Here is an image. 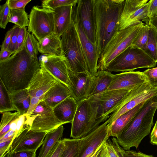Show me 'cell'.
<instances>
[{
    "instance_id": "6da1fadb",
    "label": "cell",
    "mask_w": 157,
    "mask_h": 157,
    "mask_svg": "<svg viewBox=\"0 0 157 157\" xmlns=\"http://www.w3.org/2000/svg\"><path fill=\"white\" fill-rule=\"evenodd\" d=\"M40 68L38 58L32 57L24 44L9 58L0 61V79L10 93L25 89Z\"/></svg>"
},
{
    "instance_id": "7a4b0ae2",
    "label": "cell",
    "mask_w": 157,
    "mask_h": 157,
    "mask_svg": "<svg viewBox=\"0 0 157 157\" xmlns=\"http://www.w3.org/2000/svg\"><path fill=\"white\" fill-rule=\"evenodd\" d=\"M124 0H92L94 22L95 45L100 56L105 45L118 31L117 22Z\"/></svg>"
},
{
    "instance_id": "3957f363",
    "label": "cell",
    "mask_w": 157,
    "mask_h": 157,
    "mask_svg": "<svg viewBox=\"0 0 157 157\" xmlns=\"http://www.w3.org/2000/svg\"><path fill=\"white\" fill-rule=\"evenodd\" d=\"M155 101H157V94L145 101L130 123L116 138L119 144L124 150H130L133 147L137 149L143 138L150 134L157 109L151 104Z\"/></svg>"
},
{
    "instance_id": "277c9868",
    "label": "cell",
    "mask_w": 157,
    "mask_h": 157,
    "mask_svg": "<svg viewBox=\"0 0 157 157\" xmlns=\"http://www.w3.org/2000/svg\"><path fill=\"white\" fill-rule=\"evenodd\" d=\"M144 24L136 23L118 31L105 45L98 59V71L105 70L109 63L117 56L132 45L138 32Z\"/></svg>"
},
{
    "instance_id": "5b68a950",
    "label": "cell",
    "mask_w": 157,
    "mask_h": 157,
    "mask_svg": "<svg viewBox=\"0 0 157 157\" xmlns=\"http://www.w3.org/2000/svg\"><path fill=\"white\" fill-rule=\"evenodd\" d=\"M77 102L76 111L71 122L70 137L73 139L84 137L101 123L99 119L97 104L88 98Z\"/></svg>"
},
{
    "instance_id": "8992f818",
    "label": "cell",
    "mask_w": 157,
    "mask_h": 157,
    "mask_svg": "<svg viewBox=\"0 0 157 157\" xmlns=\"http://www.w3.org/2000/svg\"><path fill=\"white\" fill-rule=\"evenodd\" d=\"M142 49L132 45L117 56L105 70L110 72H128L142 68H151L157 64Z\"/></svg>"
},
{
    "instance_id": "52a82bcc",
    "label": "cell",
    "mask_w": 157,
    "mask_h": 157,
    "mask_svg": "<svg viewBox=\"0 0 157 157\" xmlns=\"http://www.w3.org/2000/svg\"><path fill=\"white\" fill-rule=\"evenodd\" d=\"M61 55L66 58L67 65L73 71H88L81 45L76 28L72 22L61 38Z\"/></svg>"
},
{
    "instance_id": "ba28073f",
    "label": "cell",
    "mask_w": 157,
    "mask_h": 157,
    "mask_svg": "<svg viewBox=\"0 0 157 157\" xmlns=\"http://www.w3.org/2000/svg\"><path fill=\"white\" fill-rule=\"evenodd\" d=\"M28 31L31 33L38 42L54 33L55 24L53 10L33 6L29 15Z\"/></svg>"
},
{
    "instance_id": "9c48e42d",
    "label": "cell",
    "mask_w": 157,
    "mask_h": 157,
    "mask_svg": "<svg viewBox=\"0 0 157 157\" xmlns=\"http://www.w3.org/2000/svg\"><path fill=\"white\" fill-rule=\"evenodd\" d=\"M132 90L115 89L106 90L88 99L98 105L99 119L102 123L106 121L109 117V114L117 109Z\"/></svg>"
},
{
    "instance_id": "30bf717a",
    "label": "cell",
    "mask_w": 157,
    "mask_h": 157,
    "mask_svg": "<svg viewBox=\"0 0 157 157\" xmlns=\"http://www.w3.org/2000/svg\"><path fill=\"white\" fill-rule=\"evenodd\" d=\"M71 20L79 39L88 71L94 76L98 71V64L99 57L95 45L86 35L80 22L78 1L73 6Z\"/></svg>"
},
{
    "instance_id": "8fae6325",
    "label": "cell",
    "mask_w": 157,
    "mask_h": 157,
    "mask_svg": "<svg viewBox=\"0 0 157 157\" xmlns=\"http://www.w3.org/2000/svg\"><path fill=\"white\" fill-rule=\"evenodd\" d=\"M28 119L32 125L30 130L36 132L48 133L63 124L56 117L53 109L43 101L39 103Z\"/></svg>"
},
{
    "instance_id": "7c38bea8",
    "label": "cell",
    "mask_w": 157,
    "mask_h": 157,
    "mask_svg": "<svg viewBox=\"0 0 157 157\" xmlns=\"http://www.w3.org/2000/svg\"><path fill=\"white\" fill-rule=\"evenodd\" d=\"M110 127L106 121L81 138L77 157H87L111 136Z\"/></svg>"
},
{
    "instance_id": "4fadbf2b",
    "label": "cell",
    "mask_w": 157,
    "mask_h": 157,
    "mask_svg": "<svg viewBox=\"0 0 157 157\" xmlns=\"http://www.w3.org/2000/svg\"><path fill=\"white\" fill-rule=\"evenodd\" d=\"M47 134L34 131L27 126L19 136L12 140L8 151L36 152L42 145Z\"/></svg>"
},
{
    "instance_id": "5bb4252c",
    "label": "cell",
    "mask_w": 157,
    "mask_h": 157,
    "mask_svg": "<svg viewBox=\"0 0 157 157\" xmlns=\"http://www.w3.org/2000/svg\"><path fill=\"white\" fill-rule=\"evenodd\" d=\"M66 60L63 55H45L39 62L41 67L69 88L70 82Z\"/></svg>"
},
{
    "instance_id": "9a60e30c",
    "label": "cell",
    "mask_w": 157,
    "mask_h": 157,
    "mask_svg": "<svg viewBox=\"0 0 157 157\" xmlns=\"http://www.w3.org/2000/svg\"><path fill=\"white\" fill-rule=\"evenodd\" d=\"M58 81L43 67L34 74L26 88L31 97L43 98L48 91Z\"/></svg>"
},
{
    "instance_id": "2e32d148",
    "label": "cell",
    "mask_w": 157,
    "mask_h": 157,
    "mask_svg": "<svg viewBox=\"0 0 157 157\" xmlns=\"http://www.w3.org/2000/svg\"><path fill=\"white\" fill-rule=\"evenodd\" d=\"M67 66L70 82L68 88L71 96L77 102L86 99L87 92L93 75L87 71L74 72Z\"/></svg>"
},
{
    "instance_id": "e0dca14e",
    "label": "cell",
    "mask_w": 157,
    "mask_h": 157,
    "mask_svg": "<svg viewBox=\"0 0 157 157\" xmlns=\"http://www.w3.org/2000/svg\"><path fill=\"white\" fill-rule=\"evenodd\" d=\"M146 82L142 72L138 71L122 72L113 74L112 80L106 90L115 89L132 90Z\"/></svg>"
},
{
    "instance_id": "ac0fdd59",
    "label": "cell",
    "mask_w": 157,
    "mask_h": 157,
    "mask_svg": "<svg viewBox=\"0 0 157 157\" xmlns=\"http://www.w3.org/2000/svg\"><path fill=\"white\" fill-rule=\"evenodd\" d=\"M80 22L84 32L95 45V32L92 0H78Z\"/></svg>"
},
{
    "instance_id": "d6986e66",
    "label": "cell",
    "mask_w": 157,
    "mask_h": 157,
    "mask_svg": "<svg viewBox=\"0 0 157 157\" xmlns=\"http://www.w3.org/2000/svg\"><path fill=\"white\" fill-rule=\"evenodd\" d=\"M73 5L60 6L52 10L53 11L55 24L54 33L60 37L71 25Z\"/></svg>"
},
{
    "instance_id": "ffe728a7",
    "label": "cell",
    "mask_w": 157,
    "mask_h": 157,
    "mask_svg": "<svg viewBox=\"0 0 157 157\" xmlns=\"http://www.w3.org/2000/svg\"><path fill=\"white\" fill-rule=\"evenodd\" d=\"M113 75L106 70L98 71L92 77L86 94V98L106 90L112 80Z\"/></svg>"
},
{
    "instance_id": "44dd1931",
    "label": "cell",
    "mask_w": 157,
    "mask_h": 157,
    "mask_svg": "<svg viewBox=\"0 0 157 157\" xmlns=\"http://www.w3.org/2000/svg\"><path fill=\"white\" fill-rule=\"evenodd\" d=\"M77 106V101L70 96L54 108L53 110L56 117L63 124L71 123Z\"/></svg>"
},
{
    "instance_id": "7402d4cb",
    "label": "cell",
    "mask_w": 157,
    "mask_h": 157,
    "mask_svg": "<svg viewBox=\"0 0 157 157\" xmlns=\"http://www.w3.org/2000/svg\"><path fill=\"white\" fill-rule=\"evenodd\" d=\"M64 130L62 125L47 133L37 157H51L62 140Z\"/></svg>"
},
{
    "instance_id": "603a6c76",
    "label": "cell",
    "mask_w": 157,
    "mask_h": 157,
    "mask_svg": "<svg viewBox=\"0 0 157 157\" xmlns=\"http://www.w3.org/2000/svg\"><path fill=\"white\" fill-rule=\"evenodd\" d=\"M70 96L68 88L58 81L46 93L42 101L53 109Z\"/></svg>"
},
{
    "instance_id": "cb8c5ba5",
    "label": "cell",
    "mask_w": 157,
    "mask_h": 157,
    "mask_svg": "<svg viewBox=\"0 0 157 157\" xmlns=\"http://www.w3.org/2000/svg\"><path fill=\"white\" fill-rule=\"evenodd\" d=\"M144 102L140 104L117 119L110 128L111 136L116 138L118 136L142 108Z\"/></svg>"
},
{
    "instance_id": "d4e9b609",
    "label": "cell",
    "mask_w": 157,
    "mask_h": 157,
    "mask_svg": "<svg viewBox=\"0 0 157 157\" xmlns=\"http://www.w3.org/2000/svg\"><path fill=\"white\" fill-rule=\"evenodd\" d=\"M61 46L60 37L53 33L38 42L39 52L45 55H59Z\"/></svg>"
},
{
    "instance_id": "484cf974",
    "label": "cell",
    "mask_w": 157,
    "mask_h": 157,
    "mask_svg": "<svg viewBox=\"0 0 157 157\" xmlns=\"http://www.w3.org/2000/svg\"><path fill=\"white\" fill-rule=\"evenodd\" d=\"M13 105L21 115L26 114L29 109L31 97L27 89L10 93Z\"/></svg>"
},
{
    "instance_id": "4316f807",
    "label": "cell",
    "mask_w": 157,
    "mask_h": 157,
    "mask_svg": "<svg viewBox=\"0 0 157 157\" xmlns=\"http://www.w3.org/2000/svg\"><path fill=\"white\" fill-rule=\"evenodd\" d=\"M149 21L148 17V4H146L132 15L118 27V30L123 29L136 23L143 21L147 24Z\"/></svg>"
},
{
    "instance_id": "83f0119b",
    "label": "cell",
    "mask_w": 157,
    "mask_h": 157,
    "mask_svg": "<svg viewBox=\"0 0 157 157\" xmlns=\"http://www.w3.org/2000/svg\"><path fill=\"white\" fill-rule=\"evenodd\" d=\"M148 0H126L123 10L117 22V27L136 11L147 3Z\"/></svg>"
},
{
    "instance_id": "f1b7e54d",
    "label": "cell",
    "mask_w": 157,
    "mask_h": 157,
    "mask_svg": "<svg viewBox=\"0 0 157 157\" xmlns=\"http://www.w3.org/2000/svg\"><path fill=\"white\" fill-rule=\"evenodd\" d=\"M148 37L142 49L157 63V30L149 23Z\"/></svg>"
},
{
    "instance_id": "f546056e",
    "label": "cell",
    "mask_w": 157,
    "mask_h": 157,
    "mask_svg": "<svg viewBox=\"0 0 157 157\" xmlns=\"http://www.w3.org/2000/svg\"><path fill=\"white\" fill-rule=\"evenodd\" d=\"M9 22L21 28L28 26L29 17L25 9H10Z\"/></svg>"
},
{
    "instance_id": "4dcf8cb0",
    "label": "cell",
    "mask_w": 157,
    "mask_h": 157,
    "mask_svg": "<svg viewBox=\"0 0 157 157\" xmlns=\"http://www.w3.org/2000/svg\"><path fill=\"white\" fill-rule=\"evenodd\" d=\"M14 110L16 111L12 101L10 92L0 79V112L3 113L5 112Z\"/></svg>"
},
{
    "instance_id": "1f68e13d",
    "label": "cell",
    "mask_w": 157,
    "mask_h": 157,
    "mask_svg": "<svg viewBox=\"0 0 157 157\" xmlns=\"http://www.w3.org/2000/svg\"><path fill=\"white\" fill-rule=\"evenodd\" d=\"M81 138L62 139L65 147L60 157H77L80 147Z\"/></svg>"
},
{
    "instance_id": "d6a6232c",
    "label": "cell",
    "mask_w": 157,
    "mask_h": 157,
    "mask_svg": "<svg viewBox=\"0 0 157 157\" xmlns=\"http://www.w3.org/2000/svg\"><path fill=\"white\" fill-rule=\"evenodd\" d=\"M38 42L34 35L27 31L25 47L28 53L34 58H37L38 54Z\"/></svg>"
},
{
    "instance_id": "836d02e7",
    "label": "cell",
    "mask_w": 157,
    "mask_h": 157,
    "mask_svg": "<svg viewBox=\"0 0 157 157\" xmlns=\"http://www.w3.org/2000/svg\"><path fill=\"white\" fill-rule=\"evenodd\" d=\"M149 29V23L144 24L138 32L132 45L142 49L145 45L147 40Z\"/></svg>"
},
{
    "instance_id": "e575fe53",
    "label": "cell",
    "mask_w": 157,
    "mask_h": 157,
    "mask_svg": "<svg viewBox=\"0 0 157 157\" xmlns=\"http://www.w3.org/2000/svg\"><path fill=\"white\" fill-rule=\"evenodd\" d=\"M78 0H44L42 1V6L43 8L53 10L63 6L74 5Z\"/></svg>"
},
{
    "instance_id": "d590c367",
    "label": "cell",
    "mask_w": 157,
    "mask_h": 157,
    "mask_svg": "<svg viewBox=\"0 0 157 157\" xmlns=\"http://www.w3.org/2000/svg\"><path fill=\"white\" fill-rule=\"evenodd\" d=\"M10 11L7 0L5 3L0 6V27L2 29H5L9 22Z\"/></svg>"
},
{
    "instance_id": "8d00e7d4",
    "label": "cell",
    "mask_w": 157,
    "mask_h": 157,
    "mask_svg": "<svg viewBox=\"0 0 157 157\" xmlns=\"http://www.w3.org/2000/svg\"><path fill=\"white\" fill-rule=\"evenodd\" d=\"M142 73L151 87L157 90V67L147 69Z\"/></svg>"
},
{
    "instance_id": "74e56055",
    "label": "cell",
    "mask_w": 157,
    "mask_h": 157,
    "mask_svg": "<svg viewBox=\"0 0 157 157\" xmlns=\"http://www.w3.org/2000/svg\"><path fill=\"white\" fill-rule=\"evenodd\" d=\"M2 113V115L0 124V130L5 126L10 124L13 120L19 117L21 115L17 112L14 113L6 112Z\"/></svg>"
},
{
    "instance_id": "f35d334b",
    "label": "cell",
    "mask_w": 157,
    "mask_h": 157,
    "mask_svg": "<svg viewBox=\"0 0 157 157\" xmlns=\"http://www.w3.org/2000/svg\"><path fill=\"white\" fill-rule=\"evenodd\" d=\"M27 119V115L26 114L21 115L18 118L17 122L16 131L12 140H14L19 136L25 127L28 126L26 123Z\"/></svg>"
},
{
    "instance_id": "ab89813d",
    "label": "cell",
    "mask_w": 157,
    "mask_h": 157,
    "mask_svg": "<svg viewBox=\"0 0 157 157\" xmlns=\"http://www.w3.org/2000/svg\"><path fill=\"white\" fill-rule=\"evenodd\" d=\"M27 31L26 27L21 28L17 36L15 52L21 50L24 46Z\"/></svg>"
},
{
    "instance_id": "60d3db41",
    "label": "cell",
    "mask_w": 157,
    "mask_h": 157,
    "mask_svg": "<svg viewBox=\"0 0 157 157\" xmlns=\"http://www.w3.org/2000/svg\"><path fill=\"white\" fill-rule=\"evenodd\" d=\"M14 28L12 36L11 41L7 50L14 53L17 44L18 35L21 28L17 25H14Z\"/></svg>"
},
{
    "instance_id": "b9f144b4",
    "label": "cell",
    "mask_w": 157,
    "mask_h": 157,
    "mask_svg": "<svg viewBox=\"0 0 157 157\" xmlns=\"http://www.w3.org/2000/svg\"><path fill=\"white\" fill-rule=\"evenodd\" d=\"M31 0H8L10 9H25L26 6Z\"/></svg>"
},
{
    "instance_id": "7bdbcfd3",
    "label": "cell",
    "mask_w": 157,
    "mask_h": 157,
    "mask_svg": "<svg viewBox=\"0 0 157 157\" xmlns=\"http://www.w3.org/2000/svg\"><path fill=\"white\" fill-rule=\"evenodd\" d=\"M36 152L22 151L10 152H8L6 157H35Z\"/></svg>"
},
{
    "instance_id": "ee69618b",
    "label": "cell",
    "mask_w": 157,
    "mask_h": 157,
    "mask_svg": "<svg viewBox=\"0 0 157 157\" xmlns=\"http://www.w3.org/2000/svg\"><path fill=\"white\" fill-rule=\"evenodd\" d=\"M124 157H154L152 155H148L140 151L132 150H125L122 148Z\"/></svg>"
},
{
    "instance_id": "f6af8a7d",
    "label": "cell",
    "mask_w": 157,
    "mask_h": 157,
    "mask_svg": "<svg viewBox=\"0 0 157 157\" xmlns=\"http://www.w3.org/2000/svg\"><path fill=\"white\" fill-rule=\"evenodd\" d=\"M148 4V17L149 20L157 16V0H150Z\"/></svg>"
},
{
    "instance_id": "bcb514c9",
    "label": "cell",
    "mask_w": 157,
    "mask_h": 157,
    "mask_svg": "<svg viewBox=\"0 0 157 157\" xmlns=\"http://www.w3.org/2000/svg\"><path fill=\"white\" fill-rule=\"evenodd\" d=\"M105 147L108 157H118L112 142L109 139L105 142Z\"/></svg>"
},
{
    "instance_id": "7dc6e473",
    "label": "cell",
    "mask_w": 157,
    "mask_h": 157,
    "mask_svg": "<svg viewBox=\"0 0 157 157\" xmlns=\"http://www.w3.org/2000/svg\"><path fill=\"white\" fill-rule=\"evenodd\" d=\"M14 28V26L6 32L4 40L1 45V50L7 49L11 41Z\"/></svg>"
},
{
    "instance_id": "c3c4849f",
    "label": "cell",
    "mask_w": 157,
    "mask_h": 157,
    "mask_svg": "<svg viewBox=\"0 0 157 157\" xmlns=\"http://www.w3.org/2000/svg\"><path fill=\"white\" fill-rule=\"evenodd\" d=\"M43 98L39 97H31L30 106L28 111L26 114L29 117L33 113L39 103L42 101Z\"/></svg>"
},
{
    "instance_id": "681fc988",
    "label": "cell",
    "mask_w": 157,
    "mask_h": 157,
    "mask_svg": "<svg viewBox=\"0 0 157 157\" xmlns=\"http://www.w3.org/2000/svg\"><path fill=\"white\" fill-rule=\"evenodd\" d=\"M12 140L0 142V157H4L9 151Z\"/></svg>"
},
{
    "instance_id": "f907efd6",
    "label": "cell",
    "mask_w": 157,
    "mask_h": 157,
    "mask_svg": "<svg viewBox=\"0 0 157 157\" xmlns=\"http://www.w3.org/2000/svg\"><path fill=\"white\" fill-rule=\"evenodd\" d=\"M150 143L152 145L157 146V121L151 132Z\"/></svg>"
},
{
    "instance_id": "816d5d0a",
    "label": "cell",
    "mask_w": 157,
    "mask_h": 157,
    "mask_svg": "<svg viewBox=\"0 0 157 157\" xmlns=\"http://www.w3.org/2000/svg\"><path fill=\"white\" fill-rule=\"evenodd\" d=\"M65 147V144L62 139L59 142L56 149L51 157H60Z\"/></svg>"
},
{
    "instance_id": "f5cc1de1",
    "label": "cell",
    "mask_w": 157,
    "mask_h": 157,
    "mask_svg": "<svg viewBox=\"0 0 157 157\" xmlns=\"http://www.w3.org/2000/svg\"><path fill=\"white\" fill-rule=\"evenodd\" d=\"M112 142L118 157H124L122 151V148L118 144L116 138L114 137L112 138Z\"/></svg>"
},
{
    "instance_id": "db71d44e",
    "label": "cell",
    "mask_w": 157,
    "mask_h": 157,
    "mask_svg": "<svg viewBox=\"0 0 157 157\" xmlns=\"http://www.w3.org/2000/svg\"><path fill=\"white\" fill-rule=\"evenodd\" d=\"M15 132L10 130L2 137L0 138V142L12 140L15 134Z\"/></svg>"
},
{
    "instance_id": "11a10c76",
    "label": "cell",
    "mask_w": 157,
    "mask_h": 157,
    "mask_svg": "<svg viewBox=\"0 0 157 157\" xmlns=\"http://www.w3.org/2000/svg\"><path fill=\"white\" fill-rule=\"evenodd\" d=\"M13 53L7 49L1 50L0 52V61L6 60L9 58Z\"/></svg>"
},
{
    "instance_id": "9f6ffc18",
    "label": "cell",
    "mask_w": 157,
    "mask_h": 157,
    "mask_svg": "<svg viewBox=\"0 0 157 157\" xmlns=\"http://www.w3.org/2000/svg\"><path fill=\"white\" fill-rule=\"evenodd\" d=\"M19 117L15 119L11 122L10 125V130H12L15 132H16L17 128V121Z\"/></svg>"
},
{
    "instance_id": "6f0895ef",
    "label": "cell",
    "mask_w": 157,
    "mask_h": 157,
    "mask_svg": "<svg viewBox=\"0 0 157 157\" xmlns=\"http://www.w3.org/2000/svg\"><path fill=\"white\" fill-rule=\"evenodd\" d=\"M149 23L157 30V16L150 19Z\"/></svg>"
},
{
    "instance_id": "680465c9",
    "label": "cell",
    "mask_w": 157,
    "mask_h": 157,
    "mask_svg": "<svg viewBox=\"0 0 157 157\" xmlns=\"http://www.w3.org/2000/svg\"><path fill=\"white\" fill-rule=\"evenodd\" d=\"M100 157H108L105 148V144L103 150Z\"/></svg>"
},
{
    "instance_id": "91938a15",
    "label": "cell",
    "mask_w": 157,
    "mask_h": 157,
    "mask_svg": "<svg viewBox=\"0 0 157 157\" xmlns=\"http://www.w3.org/2000/svg\"><path fill=\"white\" fill-rule=\"evenodd\" d=\"M151 106L153 107H156L157 108V101H155L153 102Z\"/></svg>"
}]
</instances>
